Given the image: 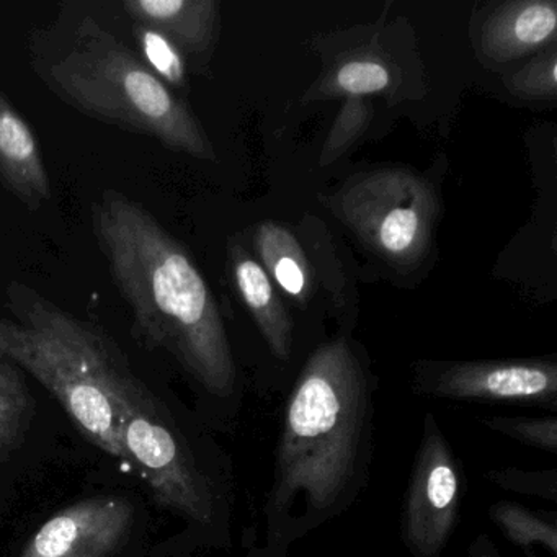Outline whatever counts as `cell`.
<instances>
[{
	"instance_id": "cell-13",
	"label": "cell",
	"mask_w": 557,
	"mask_h": 557,
	"mask_svg": "<svg viewBox=\"0 0 557 557\" xmlns=\"http://www.w3.org/2000/svg\"><path fill=\"white\" fill-rule=\"evenodd\" d=\"M230 267L237 295L256 321L270 350L278 360L288 361L293 347L292 318L272 278L260 262L239 246L230 247Z\"/></svg>"
},
{
	"instance_id": "cell-3",
	"label": "cell",
	"mask_w": 557,
	"mask_h": 557,
	"mask_svg": "<svg viewBox=\"0 0 557 557\" xmlns=\"http://www.w3.org/2000/svg\"><path fill=\"white\" fill-rule=\"evenodd\" d=\"M28 58L38 79L77 112L154 138L172 151L216 159L190 109L90 15L61 14L32 32Z\"/></svg>"
},
{
	"instance_id": "cell-4",
	"label": "cell",
	"mask_w": 557,
	"mask_h": 557,
	"mask_svg": "<svg viewBox=\"0 0 557 557\" xmlns=\"http://www.w3.org/2000/svg\"><path fill=\"white\" fill-rule=\"evenodd\" d=\"M5 295L15 321L0 319V357L37 377L87 440L125 461L120 396L132 374L112 342L25 283H9Z\"/></svg>"
},
{
	"instance_id": "cell-19",
	"label": "cell",
	"mask_w": 557,
	"mask_h": 557,
	"mask_svg": "<svg viewBox=\"0 0 557 557\" xmlns=\"http://www.w3.org/2000/svg\"><path fill=\"white\" fill-rule=\"evenodd\" d=\"M482 425L541 451L557 453V419L549 417H482Z\"/></svg>"
},
{
	"instance_id": "cell-11",
	"label": "cell",
	"mask_w": 557,
	"mask_h": 557,
	"mask_svg": "<svg viewBox=\"0 0 557 557\" xmlns=\"http://www.w3.org/2000/svg\"><path fill=\"white\" fill-rule=\"evenodd\" d=\"M0 184L32 210H38L53 197L40 143L2 90H0Z\"/></svg>"
},
{
	"instance_id": "cell-15",
	"label": "cell",
	"mask_w": 557,
	"mask_h": 557,
	"mask_svg": "<svg viewBox=\"0 0 557 557\" xmlns=\"http://www.w3.org/2000/svg\"><path fill=\"white\" fill-rule=\"evenodd\" d=\"M488 517L513 546L527 554L540 546L557 556V517L554 511H536L517 502H495Z\"/></svg>"
},
{
	"instance_id": "cell-10",
	"label": "cell",
	"mask_w": 557,
	"mask_h": 557,
	"mask_svg": "<svg viewBox=\"0 0 557 557\" xmlns=\"http://www.w3.org/2000/svg\"><path fill=\"white\" fill-rule=\"evenodd\" d=\"M557 5L554 0H520L492 12L479 30V53L491 63H510L553 47Z\"/></svg>"
},
{
	"instance_id": "cell-21",
	"label": "cell",
	"mask_w": 557,
	"mask_h": 557,
	"mask_svg": "<svg viewBox=\"0 0 557 557\" xmlns=\"http://www.w3.org/2000/svg\"><path fill=\"white\" fill-rule=\"evenodd\" d=\"M487 479L492 484L505 488V491L544 498L553 504L557 502L556 469L531 472L518 468H502L487 472Z\"/></svg>"
},
{
	"instance_id": "cell-8",
	"label": "cell",
	"mask_w": 557,
	"mask_h": 557,
	"mask_svg": "<svg viewBox=\"0 0 557 557\" xmlns=\"http://www.w3.org/2000/svg\"><path fill=\"white\" fill-rule=\"evenodd\" d=\"M412 389L465 403L557 406L554 360L425 361L416 367Z\"/></svg>"
},
{
	"instance_id": "cell-24",
	"label": "cell",
	"mask_w": 557,
	"mask_h": 557,
	"mask_svg": "<svg viewBox=\"0 0 557 557\" xmlns=\"http://www.w3.org/2000/svg\"><path fill=\"white\" fill-rule=\"evenodd\" d=\"M247 557H289L288 549L286 547L273 546V544H267L263 547H256L250 550Z\"/></svg>"
},
{
	"instance_id": "cell-18",
	"label": "cell",
	"mask_w": 557,
	"mask_h": 557,
	"mask_svg": "<svg viewBox=\"0 0 557 557\" xmlns=\"http://www.w3.org/2000/svg\"><path fill=\"white\" fill-rule=\"evenodd\" d=\"M513 96L527 100L556 99L557 53L556 45L537 54L530 64L513 71L504 79Z\"/></svg>"
},
{
	"instance_id": "cell-5",
	"label": "cell",
	"mask_w": 557,
	"mask_h": 557,
	"mask_svg": "<svg viewBox=\"0 0 557 557\" xmlns=\"http://www.w3.org/2000/svg\"><path fill=\"white\" fill-rule=\"evenodd\" d=\"M119 432L125 462L145 479L161 507L201 530L227 533L230 495L135 376L126 381L120 396Z\"/></svg>"
},
{
	"instance_id": "cell-22",
	"label": "cell",
	"mask_w": 557,
	"mask_h": 557,
	"mask_svg": "<svg viewBox=\"0 0 557 557\" xmlns=\"http://www.w3.org/2000/svg\"><path fill=\"white\" fill-rule=\"evenodd\" d=\"M370 120V112L364 107L360 97H348L344 110L338 115L337 123L329 136L327 145H325L324 154H322V164H327L335 156L341 154L367 126Z\"/></svg>"
},
{
	"instance_id": "cell-14",
	"label": "cell",
	"mask_w": 557,
	"mask_h": 557,
	"mask_svg": "<svg viewBox=\"0 0 557 557\" xmlns=\"http://www.w3.org/2000/svg\"><path fill=\"white\" fill-rule=\"evenodd\" d=\"M253 244L267 275L286 295L299 302L308 301L311 296V267L296 237L286 227L265 221L257 230Z\"/></svg>"
},
{
	"instance_id": "cell-6",
	"label": "cell",
	"mask_w": 557,
	"mask_h": 557,
	"mask_svg": "<svg viewBox=\"0 0 557 557\" xmlns=\"http://www.w3.org/2000/svg\"><path fill=\"white\" fill-rule=\"evenodd\" d=\"M337 213L377 256L409 267L429 250L438 201L420 175L384 169L351 178L338 194Z\"/></svg>"
},
{
	"instance_id": "cell-16",
	"label": "cell",
	"mask_w": 557,
	"mask_h": 557,
	"mask_svg": "<svg viewBox=\"0 0 557 557\" xmlns=\"http://www.w3.org/2000/svg\"><path fill=\"white\" fill-rule=\"evenodd\" d=\"M135 37L145 60L143 63L154 73V76H158L168 87L184 89L187 86V64H185L184 53L154 28L136 24Z\"/></svg>"
},
{
	"instance_id": "cell-12",
	"label": "cell",
	"mask_w": 557,
	"mask_h": 557,
	"mask_svg": "<svg viewBox=\"0 0 557 557\" xmlns=\"http://www.w3.org/2000/svg\"><path fill=\"white\" fill-rule=\"evenodd\" d=\"M123 9L135 24L154 28L184 54H205L216 44V0H126Z\"/></svg>"
},
{
	"instance_id": "cell-9",
	"label": "cell",
	"mask_w": 557,
	"mask_h": 557,
	"mask_svg": "<svg viewBox=\"0 0 557 557\" xmlns=\"http://www.w3.org/2000/svg\"><path fill=\"white\" fill-rule=\"evenodd\" d=\"M135 508L126 498L77 502L38 528L22 557H109L126 540Z\"/></svg>"
},
{
	"instance_id": "cell-7",
	"label": "cell",
	"mask_w": 557,
	"mask_h": 557,
	"mask_svg": "<svg viewBox=\"0 0 557 557\" xmlns=\"http://www.w3.org/2000/svg\"><path fill=\"white\" fill-rule=\"evenodd\" d=\"M465 472L433 413H425L404 495L400 536L412 557H442L465 497Z\"/></svg>"
},
{
	"instance_id": "cell-17",
	"label": "cell",
	"mask_w": 557,
	"mask_h": 557,
	"mask_svg": "<svg viewBox=\"0 0 557 557\" xmlns=\"http://www.w3.org/2000/svg\"><path fill=\"white\" fill-rule=\"evenodd\" d=\"M28 393L14 363L0 357V451L11 448L27 420Z\"/></svg>"
},
{
	"instance_id": "cell-20",
	"label": "cell",
	"mask_w": 557,
	"mask_h": 557,
	"mask_svg": "<svg viewBox=\"0 0 557 557\" xmlns=\"http://www.w3.org/2000/svg\"><path fill=\"white\" fill-rule=\"evenodd\" d=\"M391 84V74L383 63L374 60H354L342 64L325 84L324 92L363 97L383 92Z\"/></svg>"
},
{
	"instance_id": "cell-2",
	"label": "cell",
	"mask_w": 557,
	"mask_h": 557,
	"mask_svg": "<svg viewBox=\"0 0 557 557\" xmlns=\"http://www.w3.org/2000/svg\"><path fill=\"white\" fill-rule=\"evenodd\" d=\"M94 231L139 334L218 399H233L237 367L216 299L184 246L138 201L106 190Z\"/></svg>"
},
{
	"instance_id": "cell-1",
	"label": "cell",
	"mask_w": 557,
	"mask_h": 557,
	"mask_svg": "<svg viewBox=\"0 0 557 557\" xmlns=\"http://www.w3.org/2000/svg\"><path fill=\"white\" fill-rule=\"evenodd\" d=\"M374 455V386L350 342L322 344L283 410L263 515L267 544L286 547L357 504Z\"/></svg>"
},
{
	"instance_id": "cell-23",
	"label": "cell",
	"mask_w": 557,
	"mask_h": 557,
	"mask_svg": "<svg viewBox=\"0 0 557 557\" xmlns=\"http://www.w3.org/2000/svg\"><path fill=\"white\" fill-rule=\"evenodd\" d=\"M468 557H502V554L487 534H479L469 544Z\"/></svg>"
}]
</instances>
